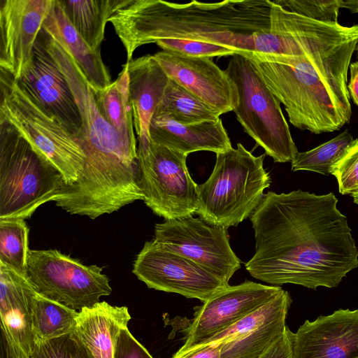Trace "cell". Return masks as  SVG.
<instances>
[{"label": "cell", "instance_id": "cell-1", "mask_svg": "<svg viewBox=\"0 0 358 358\" xmlns=\"http://www.w3.org/2000/svg\"><path fill=\"white\" fill-rule=\"evenodd\" d=\"M333 192H268L251 215L255 252L251 276L274 285L337 287L358 267V248Z\"/></svg>", "mask_w": 358, "mask_h": 358}, {"label": "cell", "instance_id": "cell-2", "mask_svg": "<svg viewBox=\"0 0 358 358\" xmlns=\"http://www.w3.org/2000/svg\"><path fill=\"white\" fill-rule=\"evenodd\" d=\"M273 2L293 39L290 54L241 55L250 59L294 127L315 134L341 129L352 117L348 73L358 24L316 21Z\"/></svg>", "mask_w": 358, "mask_h": 358}, {"label": "cell", "instance_id": "cell-3", "mask_svg": "<svg viewBox=\"0 0 358 358\" xmlns=\"http://www.w3.org/2000/svg\"><path fill=\"white\" fill-rule=\"evenodd\" d=\"M271 1L225 0L178 3L132 0L110 19L123 44L127 62L140 46L165 38L218 45L237 54L287 55L286 38L271 30Z\"/></svg>", "mask_w": 358, "mask_h": 358}, {"label": "cell", "instance_id": "cell-4", "mask_svg": "<svg viewBox=\"0 0 358 358\" xmlns=\"http://www.w3.org/2000/svg\"><path fill=\"white\" fill-rule=\"evenodd\" d=\"M38 36L64 75L82 121L75 138L85 156L83 171L76 182L62 187L60 203L73 214L96 219L143 200L137 150L101 115L90 83L69 52L43 27Z\"/></svg>", "mask_w": 358, "mask_h": 358}, {"label": "cell", "instance_id": "cell-5", "mask_svg": "<svg viewBox=\"0 0 358 358\" xmlns=\"http://www.w3.org/2000/svg\"><path fill=\"white\" fill-rule=\"evenodd\" d=\"M266 154L256 157L241 143L216 153L208 179L197 185L196 214L206 222L227 229L250 217L271 182L263 164Z\"/></svg>", "mask_w": 358, "mask_h": 358}, {"label": "cell", "instance_id": "cell-6", "mask_svg": "<svg viewBox=\"0 0 358 358\" xmlns=\"http://www.w3.org/2000/svg\"><path fill=\"white\" fill-rule=\"evenodd\" d=\"M64 184L59 171L0 118V220L29 218Z\"/></svg>", "mask_w": 358, "mask_h": 358}, {"label": "cell", "instance_id": "cell-7", "mask_svg": "<svg viewBox=\"0 0 358 358\" xmlns=\"http://www.w3.org/2000/svg\"><path fill=\"white\" fill-rule=\"evenodd\" d=\"M0 118L10 124L62 173L65 185L83 173L85 154L75 136L40 109L8 73H0Z\"/></svg>", "mask_w": 358, "mask_h": 358}, {"label": "cell", "instance_id": "cell-8", "mask_svg": "<svg viewBox=\"0 0 358 358\" xmlns=\"http://www.w3.org/2000/svg\"><path fill=\"white\" fill-rule=\"evenodd\" d=\"M224 71L236 87L238 102L233 111L245 132L274 162H291L299 151L280 103L250 59L235 54Z\"/></svg>", "mask_w": 358, "mask_h": 358}, {"label": "cell", "instance_id": "cell-9", "mask_svg": "<svg viewBox=\"0 0 358 358\" xmlns=\"http://www.w3.org/2000/svg\"><path fill=\"white\" fill-rule=\"evenodd\" d=\"M137 154L138 182L146 206L165 220L196 213L197 184L189 175L187 155L151 141H138Z\"/></svg>", "mask_w": 358, "mask_h": 358}, {"label": "cell", "instance_id": "cell-10", "mask_svg": "<svg viewBox=\"0 0 358 358\" xmlns=\"http://www.w3.org/2000/svg\"><path fill=\"white\" fill-rule=\"evenodd\" d=\"M27 266L39 293L79 311L112 292L102 268L84 265L57 250H30Z\"/></svg>", "mask_w": 358, "mask_h": 358}, {"label": "cell", "instance_id": "cell-11", "mask_svg": "<svg viewBox=\"0 0 358 358\" xmlns=\"http://www.w3.org/2000/svg\"><path fill=\"white\" fill-rule=\"evenodd\" d=\"M133 273L149 288L204 302L229 282L154 239L146 241L133 264Z\"/></svg>", "mask_w": 358, "mask_h": 358}, {"label": "cell", "instance_id": "cell-12", "mask_svg": "<svg viewBox=\"0 0 358 358\" xmlns=\"http://www.w3.org/2000/svg\"><path fill=\"white\" fill-rule=\"evenodd\" d=\"M154 240L227 282L241 268V261L229 244L228 229L213 226L199 217L156 224Z\"/></svg>", "mask_w": 358, "mask_h": 358}, {"label": "cell", "instance_id": "cell-13", "mask_svg": "<svg viewBox=\"0 0 358 358\" xmlns=\"http://www.w3.org/2000/svg\"><path fill=\"white\" fill-rule=\"evenodd\" d=\"M282 289L246 280L228 285L197 307L187 328L184 345L175 355H181L205 345L215 336L257 310L278 294Z\"/></svg>", "mask_w": 358, "mask_h": 358}, {"label": "cell", "instance_id": "cell-14", "mask_svg": "<svg viewBox=\"0 0 358 358\" xmlns=\"http://www.w3.org/2000/svg\"><path fill=\"white\" fill-rule=\"evenodd\" d=\"M55 0H1L0 69L20 79L31 68L34 50Z\"/></svg>", "mask_w": 358, "mask_h": 358}, {"label": "cell", "instance_id": "cell-15", "mask_svg": "<svg viewBox=\"0 0 358 358\" xmlns=\"http://www.w3.org/2000/svg\"><path fill=\"white\" fill-rule=\"evenodd\" d=\"M17 83L40 109L73 136L79 134L82 121L73 92L39 36L34 45L32 65Z\"/></svg>", "mask_w": 358, "mask_h": 358}, {"label": "cell", "instance_id": "cell-16", "mask_svg": "<svg viewBox=\"0 0 358 358\" xmlns=\"http://www.w3.org/2000/svg\"><path fill=\"white\" fill-rule=\"evenodd\" d=\"M292 299L282 289L270 301L210 339L221 344L220 358H259L285 332Z\"/></svg>", "mask_w": 358, "mask_h": 358}, {"label": "cell", "instance_id": "cell-17", "mask_svg": "<svg viewBox=\"0 0 358 358\" xmlns=\"http://www.w3.org/2000/svg\"><path fill=\"white\" fill-rule=\"evenodd\" d=\"M168 77L220 115L233 111L238 102L234 82L212 58L188 57L160 51L153 55Z\"/></svg>", "mask_w": 358, "mask_h": 358}, {"label": "cell", "instance_id": "cell-18", "mask_svg": "<svg viewBox=\"0 0 358 358\" xmlns=\"http://www.w3.org/2000/svg\"><path fill=\"white\" fill-rule=\"evenodd\" d=\"M36 289L28 275L0 263V315L6 358H30L35 345L31 299Z\"/></svg>", "mask_w": 358, "mask_h": 358}, {"label": "cell", "instance_id": "cell-19", "mask_svg": "<svg viewBox=\"0 0 358 358\" xmlns=\"http://www.w3.org/2000/svg\"><path fill=\"white\" fill-rule=\"evenodd\" d=\"M293 358H358V309L306 320L292 334Z\"/></svg>", "mask_w": 358, "mask_h": 358}, {"label": "cell", "instance_id": "cell-20", "mask_svg": "<svg viewBox=\"0 0 358 358\" xmlns=\"http://www.w3.org/2000/svg\"><path fill=\"white\" fill-rule=\"evenodd\" d=\"M125 64L136 134L138 141L150 142V122L162 101L169 78L153 55L142 56Z\"/></svg>", "mask_w": 358, "mask_h": 358}, {"label": "cell", "instance_id": "cell-21", "mask_svg": "<svg viewBox=\"0 0 358 358\" xmlns=\"http://www.w3.org/2000/svg\"><path fill=\"white\" fill-rule=\"evenodd\" d=\"M149 134L152 142L187 155L203 150L216 154L232 148L220 117L215 120L184 124L164 115L155 114L150 122Z\"/></svg>", "mask_w": 358, "mask_h": 358}, {"label": "cell", "instance_id": "cell-22", "mask_svg": "<svg viewBox=\"0 0 358 358\" xmlns=\"http://www.w3.org/2000/svg\"><path fill=\"white\" fill-rule=\"evenodd\" d=\"M130 320L126 306L101 301L78 312L74 332L94 358H113L118 336Z\"/></svg>", "mask_w": 358, "mask_h": 358}, {"label": "cell", "instance_id": "cell-23", "mask_svg": "<svg viewBox=\"0 0 358 358\" xmlns=\"http://www.w3.org/2000/svg\"><path fill=\"white\" fill-rule=\"evenodd\" d=\"M43 27L73 57L94 91L102 90L111 84L110 76L100 50L92 49L78 33L66 16L59 0H55Z\"/></svg>", "mask_w": 358, "mask_h": 358}, {"label": "cell", "instance_id": "cell-24", "mask_svg": "<svg viewBox=\"0 0 358 358\" xmlns=\"http://www.w3.org/2000/svg\"><path fill=\"white\" fill-rule=\"evenodd\" d=\"M68 20L94 50H100L109 19L132 0H59Z\"/></svg>", "mask_w": 358, "mask_h": 358}, {"label": "cell", "instance_id": "cell-25", "mask_svg": "<svg viewBox=\"0 0 358 358\" xmlns=\"http://www.w3.org/2000/svg\"><path fill=\"white\" fill-rule=\"evenodd\" d=\"M98 108L108 123L130 148L137 150L126 64L117 79L105 89L94 91Z\"/></svg>", "mask_w": 358, "mask_h": 358}, {"label": "cell", "instance_id": "cell-26", "mask_svg": "<svg viewBox=\"0 0 358 358\" xmlns=\"http://www.w3.org/2000/svg\"><path fill=\"white\" fill-rule=\"evenodd\" d=\"M78 312L36 291L31 299V320L35 343L74 331Z\"/></svg>", "mask_w": 358, "mask_h": 358}, {"label": "cell", "instance_id": "cell-27", "mask_svg": "<svg viewBox=\"0 0 358 358\" xmlns=\"http://www.w3.org/2000/svg\"><path fill=\"white\" fill-rule=\"evenodd\" d=\"M155 114L164 115L184 124L215 120L220 116L199 98L170 78L162 101Z\"/></svg>", "mask_w": 358, "mask_h": 358}, {"label": "cell", "instance_id": "cell-28", "mask_svg": "<svg viewBox=\"0 0 358 358\" xmlns=\"http://www.w3.org/2000/svg\"><path fill=\"white\" fill-rule=\"evenodd\" d=\"M355 139L345 129L336 137L306 151L298 152L291 162L292 171H308L328 176L346 154Z\"/></svg>", "mask_w": 358, "mask_h": 358}, {"label": "cell", "instance_id": "cell-29", "mask_svg": "<svg viewBox=\"0 0 358 358\" xmlns=\"http://www.w3.org/2000/svg\"><path fill=\"white\" fill-rule=\"evenodd\" d=\"M29 231L24 220H0V263L24 275H28Z\"/></svg>", "mask_w": 358, "mask_h": 358}, {"label": "cell", "instance_id": "cell-30", "mask_svg": "<svg viewBox=\"0 0 358 358\" xmlns=\"http://www.w3.org/2000/svg\"><path fill=\"white\" fill-rule=\"evenodd\" d=\"M30 358H94L78 335L72 333L35 343Z\"/></svg>", "mask_w": 358, "mask_h": 358}, {"label": "cell", "instance_id": "cell-31", "mask_svg": "<svg viewBox=\"0 0 358 358\" xmlns=\"http://www.w3.org/2000/svg\"><path fill=\"white\" fill-rule=\"evenodd\" d=\"M341 194L349 195L358 205V138H355L345 156L331 170Z\"/></svg>", "mask_w": 358, "mask_h": 358}, {"label": "cell", "instance_id": "cell-32", "mask_svg": "<svg viewBox=\"0 0 358 358\" xmlns=\"http://www.w3.org/2000/svg\"><path fill=\"white\" fill-rule=\"evenodd\" d=\"M287 10L320 22H338L342 0H276Z\"/></svg>", "mask_w": 358, "mask_h": 358}, {"label": "cell", "instance_id": "cell-33", "mask_svg": "<svg viewBox=\"0 0 358 358\" xmlns=\"http://www.w3.org/2000/svg\"><path fill=\"white\" fill-rule=\"evenodd\" d=\"M155 43L164 51L188 57L213 58L237 54L234 50L227 47L192 40L165 38Z\"/></svg>", "mask_w": 358, "mask_h": 358}, {"label": "cell", "instance_id": "cell-34", "mask_svg": "<svg viewBox=\"0 0 358 358\" xmlns=\"http://www.w3.org/2000/svg\"><path fill=\"white\" fill-rule=\"evenodd\" d=\"M113 358H153L147 349L131 334L128 328L121 330L116 341Z\"/></svg>", "mask_w": 358, "mask_h": 358}, {"label": "cell", "instance_id": "cell-35", "mask_svg": "<svg viewBox=\"0 0 358 358\" xmlns=\"http://www.w3.org/2000/svg\"><path fill=\"white\" fill-rule=\"evenodd\" d=\"M292 334L287 327L283 334L259 358H293Z\"/></svg>", "mask_w": 358, "mask_h": 358}, {"label": "cell", "instance_id": "cell-36", "mask_svg": "<svg viewBox=\"0 0 358 358\" xmlns=\"http://www.w3.org/2000/svg\"><path fill=\"white\" fill-rule=\"evenodd\" d=\"M221 344L209 343L195 348L181 355H174L172 358H220Z\"/></svg>", "mask_w": 358, "mask_h": 358}, {"label": "cell", "instance_id": "cell-37", "mask_svg": "<svg viewBox=\"0 0 358 358\" xmlns=\"http://www.w3.org/2000/svg\"><path fill=\"white\" fill-rule=\"evenodd\" d=\"M350 95L358 106V62L350 66V80L348 85Z\"/></svg>", "mask_w": 358, "mask_h": 358}, {"label": "cell", "instance_id": "cell-38", "mask_svg": "<svg viewBox=\"0 0 358 358\" xmlns=\"http://www.w3.org/2000/svg\"><path fill=\"white\" fill-rule=\"evenodd\" d=\"M342 8H347L352 13H358V0H342Z\"/></svg>", "mask_w": 358, "mask_h": 358}, {"label": "cell", "instance_id": "cell-39", "mask_svg": "<svg viewBox=\"0 0 358 358\" xmlns=\"http://www.w3.org/2000/svg\"><path fill=\"white\" fill-rule=\"evenodd\" d=\"M357 51H358V46H357Z\"/></svg>", "mask_w": 358, "mask_h": 358}]
</instances>
